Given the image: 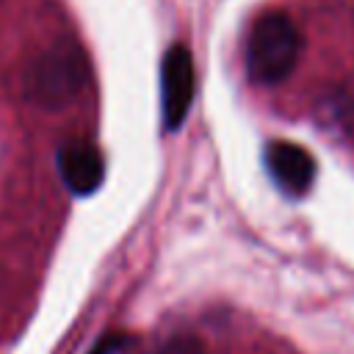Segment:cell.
<instances>
[{"label": "cell", "instance_id": "cell-3", "mask_svg": "<svg viewBox=\"0 0 354 354\" xmlns=\"http://www.w3.org/2000/svg\"><path fill=\"white\" fill-rule=\"evenodd\" d=\"M196 72L194 55L185 44H171L160 61V111L166 130H177L194 102Z\"/></svg>", "mask_w": 354, "mask_h": 354}, {"label": "cell", "instance_id": "cell-7", "mask_svg": "<svg viewBox=\"0 0 354 354\" xmlns=\"http://www.w3.org/2000/svg\"><path fill=\"white\" fill-rule=\"evenodd\" d=\"M160 354H205V348L194 337H174L160 348Z\"/></svg>", "mask_w": 354, "mask_h": 354}, {"label": "cell", "instance_id": "cell-2", "mask_svg": "<svg viewBox=\"0 0 354 354\" xmlns=\"http://www.w3.org/2000/svg\"><path fill=\"white\" fill-rule=\"evenodd\" d=\"M299 50H301V36H299L293 19L282 11L263 14L252 25L249 39H246L249 77L263 86L282 83L296 69Z\"/></svg>", "mask_w": 354, "mask_h": 354}, {"label": "cell", "instance_id": "cell-1", "mask_svg": "<svg viewBox=\"0 0 354 354\" xmlns=\"http://www.w3.org/2000/svg\"><path fill=\"white\" fill-rule=\"evenodd\" d=\"M88 77V61L75 41L50 44L25 69V97L36 108L61 111L69 105Z\"/></svg>", "mask_w": 354, "mask_h": 354}, {"label": "cell", "instance_id": "cell-4", "mask_svg": "<svg viewBox=\"0 0 354 354\" xmlns=\"http://www.w3.org/2000/svg\"><path fill=\"white\" fill-rule=\"evenodd\" d=\"M55 163H58V174L64 180V185L75 196H88L102 185L105 160H102L100 149L88 141H80V138L64 141L55 152Z\"/></svg>", "mask_w": 354, "mask_h": 354}, {"label": "cell", "instance_id": "cell-5", "mask_svg": "<svg viewBox=\"0 0 354 354\" xmlns=\"http://www.w3.org/2000/svg\"><path fill=\"white\" fill-rule=\"evenodd\" d=\"M266 166L274 177V183L285 194H304L315 180V160L313 155L290 141H271L266 147Z\"/></svg>", "mask_w": 354, "mask_h": 354}, {"label": "cell", "instance_id": "cell-6", "mask_svg": "<svg viewBox=\"0 0 354 354\" xmlns=\"http://www.w3.org/2000/svg\"><path fill=\"white\" fill-rule=\"evenodd\" d=\"M133 348V337L124 335V332H111L105 337L97 340V346L88 351V354H130Z\"/></svg>", "mask_w": 354, "mask_h": 354}]
</instances>
